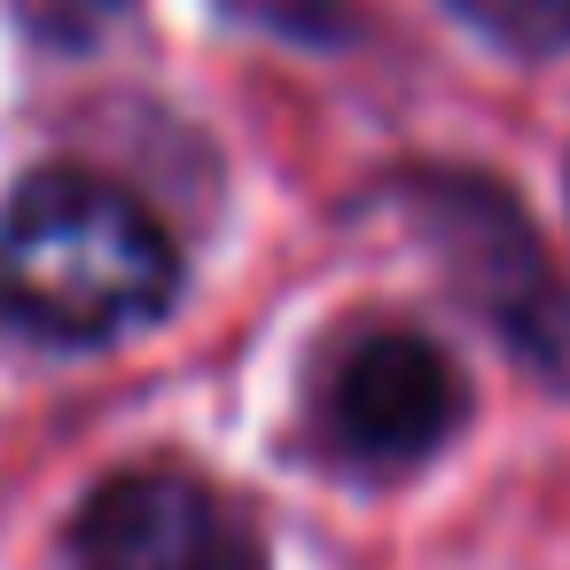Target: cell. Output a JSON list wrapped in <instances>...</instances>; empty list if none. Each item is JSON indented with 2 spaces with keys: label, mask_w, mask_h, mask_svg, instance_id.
<instances>
[{
  "label": "cell",
  "mask_w": 570,
  "mask_h": 570,
  "mask_svg": "<svg viewBox=\"0 0 570 570\" xmlns=\"http://www.w3.org/2000/svg\"><path fill=\"white\" fill-rule=\"evenodd\" d=\"M180 297V243L165 219L87 173L40 165L0 204V328L40 352H102L157 328Z\"/></svg>",
  "instance_id": "obj_1"
},
{
  "label": "cell",
  "mask_w": 570,
  "mask_h": 570,
  "mask_svg": "<svg viewBox=\"0 0 570 570\" xmlns=\"http://www.w3.org/2000/svg\"><path fill=\"white\" fill-rule=\"evenodd\" d=\"M406 204L438 243L469 313H484L531 367H570V289L539 250L531 212L484 173H406Z\"/></svg>",
  "instance_id": "obj_2"
},
{
  "label": "cell",
  "mask_w": 570,
  "mask_h": 570,
  "mask_svg": "<svg viewBox=\"0 0 570 570\" xmlns=\"http://www.w3.org/2000/svg\"><path fill=\"white\" fill-rule=\"evenodd\" d=\"M469 422V375L422 328H367L321 383V445L344 469L399 476L445 453Z\"/></svg>",
  "instance_id": "obj_3"
},
{
  "label": "cell",
  "mask_w": 570,
  "mask_h": 570,
  "mask_svg": "<svg viewBox=\"0 0 570 570\" xmlns=\"http://www.w3.org/2000/svg\"><path fill=\"white\" fill-rule=\"evenodd\" d=\"M71 570H274L258 523L180 461H134L71 515Z\"/></svg>",
  "instance_id": "obj_4"
},
{
  "label": "cell",
  "mask_w": 570,
  "mask_h": 570,
  "mask_svg": "<svg viewBox=\"0 0 570 570\" xmlns=\"http://www.w3.org/2000/svg\"><path fill=\"white\" fill-rule=\"evenodd\" d=\"M445 9L500 56L515 63H554L570 56V0H445Z\"/></svg>",
  "instance_id": "obj_5"
},
{
  "label": "cell",
  "mask_w": 570,
  "mask_h": 570,
  "mask_svg": "<svg viewBox=\"0 0 570 570\" xmlns=\"http://www.w3.org/2000/svg\"><path fill=\"white\" fill-rule=\"evenodd\" d=\"M9 17H17V32H24L32 48H48V56H87V48H102V40L134 17V0H9Z\"/></svg>",
  "instance_id": "obj_6"
}]
</instances>
